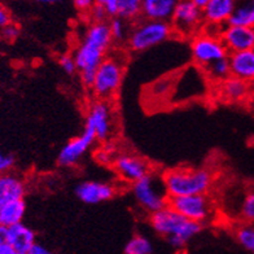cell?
<instances>
[{
  "instance_id": "obj_1",
  "label": "cell",
  "mask_w": 254,
  "mask_h": 254,
  "mask_svg": "<svg viewBox=\"0 0 254 254\" xmlns=\"http://www.w3.org/2000/svg\"><path fill=\"white\" fill-rule=\"evenodd\" d=\"M112 37L107 22H91L74 51V61L86 87L92 86L97 66L107 59L111 50Z\"/></svg>"
},
{
  "instance_id": "obj_2",
  "label": "cell",
  "mask_w": 254,
  "mask_h": 254,
  "mask_svg": "<svg viewBox=\"0 0 254 254\" xmlns=\"http://www.w3.org/2000/svg\"><path fill=\"white\" fill-rule=\"evenodd\" d=\"M149 223L158 235L164 236L171 247L177 248L178 251L183 249L188 241L202 230V224L188 221L169 205L152 213Z\"/></svg>"
},
{
  "instance_id": "obj_3",
  "label": "cell",
  "mask_w": 254,
  "mask_h": 254,
  "mask_svg": "<svg viewBox=\"0 0 254 254\" xmlns=\"http://www.w3.org/2000/svg\"><path fill=\"white\" fill-rule=\"evenodd\" d=\"M213 174L207 169L177 167L162 174L169 197H183L193 194H206L213 184Z\"/></svg>"
},
{
  "instance_id": "obj_4",
  "label": "cell",
  "mask_w": 254,
  "mask_h": 254,
  "mask_svg": "<svg viewBox=\"0 0 254 254\" xmlns=\"http://www.w3.org/2000/svg\"><path fill=\"white\" fill-rule=\"evenodd\" d=\"M125 64L126 60H122L121 56L112 55L97 66L91 86L97 100L109 101L116 96L124 79Z\"/></svg>"
},
{
  "instance_id": "obj_5",
  "label": "cell",
  "mask_w": 254,
  "mask_h": 254,
  "mask_svg": "<svg viewBox=\"0 0 254 254\" xmlns=\"http://www.w3.org/2000/svg\"><path fill=\"white\" fill-rule=\"evenodd\" d=\"M132 193L137 204L151 214L166 206L169 200L162 175L153 171L132 184Z\"/></svg>"
},
{
  "instance_id": "obj_6",
  "label": "cell",
  "mask_w": 254,
  "mask_h": 254,
  "mask_svg": "<svg viewBox=\"0 0 254 254\" xmlns=\"http://www.w3.org/2000/svg\"><path fill=\"white\" fill-rule=\"evenodd\" d=\"M173 33V27L169 22L145 20L131 30L127 38V44L130 50L141 52L161 44L169 39Z\"/></svg>"
},
{
  "instance_id": "obj_7",
  "label": "cell",
  "mask_w": 254,
  "mask_h": 254,
  "mask_svg": "<svg viewBox=\"0 0 254 254\" xmlns=\"http://www.w3.org/2000/svg\"><path fill=\"white\" fill-rule=\"evenodd\" d=\"M84 130L90 131L96 140L105 141L114 131L113 107L109 101L95 100L90 104L86 114Z\"/></svg>"
},
{
  "instance_id": "obj_8",
  "label": "cell",
  "mask_w": 254,
  "mask_h": 254,
  "mask_svg": "<svg viewBox=\"0 0 254 254\" xmlns=\"http://www.w3.org/2000/svg\"><path fill=\"white\" fill-rule=\"evenodd\" d=\"M167 205L188 221L200 224L206 222L211 215V202L206 194L169 197Z\"/></svg>"
},
{
  "instance_id": "obj_9",
  "label": "cell",
  "mask_w": 254,
  "mask_h": 254,
  "mask_svg": "<svg viewBox=\"0 0 254 254\" xmlns=\"http://www.w3.org/2000/svg\"><path fill=\"white\" fill-rule=\"evenodd\" d=\"M190 54L200 67L228 57V52L219 38H211L197 33L190 42Z\"/></svg>"
},
{
  "instance_id": "obj_10",
  "label": "cell",
  "mask_w": 254,
  "mask_h": 254,
  "mask_svg": "<svg viewBox=\"0 0 254 254\" xmlns=\"http://www.w3.org/2000/svg\"><path fill=\"white\" fill-rule=\"evenodd\" d=\"M202 10L198 9L193 1H179L175 5L174 13L171 17V27L173 31L179 35H196L201 29L202 22Z\"/></svg>"
},
{
  "instance_id": "obj_11",
  "label": "cell",
  "mask_w": 254,
  "mask_h": 254,
  "mask_svg": "<svg viewBox=\"0 0 254 254\" xmlns=\"http://www.w3.org/2000/svg\"><path fill=\"white\" fill-rule=\"evenodd\" d=\"M114 170L126 183L134 184L151 173V165L144 158L135 154H121L114 161Z\"/></svg>"
},
{
  "instance_id": "obj_12",
  "label": "cell",
  "mask_w": 254,
  "mask_h": 254,
  "mask_svg": "<svg viewBox=\"0 0 254 254\" xmlns=\"http://www.w3.org/2000/svg\"><path fill=\"white\" fill-rule=\"evenodd\" d=\"M95 141H96V139H95L94 135L91 134L90 131L84 130L79 136L70 139L61 148L59 157H57V162L61 166L66 167L77 165Z\"/></svg>"
},
{
  "instance_id": "obj_13",
  "label": "cell",
  "mask_w": 254,
  "mask_h": 254,
  "mask_svg": "<svg viewBox=\"0 0 254 254\" xmlns=\"http://www.w3.org/2000/svg\"><path fill=\"white\" fill-rule=\"evenodd\" d=\"M221 40L228 55L254 50V27L227 25L222 30Z\"/></svg>"
},
{
  "instance_id": "obj_14",
  "label": "cell",
  "mask_w": 254,
  "mask_h": 254,
  "mask_svg": "<svg viewBox=\"0 0 254 254\" xmlns=\"http://www.w3.org/2000/svg\"><path fill=\"white\" fill-rule=\"evenodd\" d=\"M116 193H117L116 186L111 183H103V182H83L75 188L77 197L82 202L88 205H96L111 200Z\"/></svg>"
},
{
  "instance_id": "obj_15",
  "label": "cell",
  "mask_w": 254,
  "mask_h": 254,
  "mask_svg": "<svg viewBox=\"0 0 254 254\" xmlns=\"http://www.w3.org/2000/svg\"><path fill=\"white\" fill-rule=\"evenodd\" d=\"M231 77L244 80L247 83H254V50L235 52L228 55Z\"/></svg>"
},
{
  "instance_id": "obj_16",
  "label": "cell",
  "mask_w": 254,
  "mask_h": 254,
  "mask_svg": "<svg viewBox=\"0 0 254 254\" xmlns=\"http://www.w3.org/2000/svg\"><path fill=\"white\" fill-rule=\"evenodd\" d=\"M26 184L20 175L14 173L0 175V206L10 201L24 200Z\"/></svg>"
},
{
  "instance_id": "obj_17",
  "label": "cell",
  "mask_w": 254,
  "mask_h": 254,
  "mask_svg": "<svg viewBox=\"0 0 254 254\" xmlns=\"http://www.w3.org/2000/svg\"><path fill=\"white\" fill-rule=\"evenodd\" d=\"M235 7L236 5L232 0H207V4L202 9V20L206 24L222 26V24H227Z\"/></svg>"
},
{
  "instance_id": "obj_18",
  "label": "cell",
  "mask_w": 254,
  "mask_h": 254,
  "mask_svg": "<svg viewBox=\"0 0 254 254\" xmlns=\"http://www.w3.org/2000/svg\"><path fill=\"white\" fill-rule=\"evenodd\" d=\"M8 241L16 253H29L37 244V235L26 224L18 223L8 228Z\"/></svg>"
},
{
  "instance_id": "obj_19",
  "label": "cell",
  "mask_w": 254,
  "mask_h": 254,
  "mask_svg": "<svg viewBox=\"0 0 254 254\" xmlns=\"http://www.w3.org/2000/svg\"><path fill=\"white\" fill-rule=\"evenodd\" d=\"M175 0H144L141 1V14L145 20L169 22L174 13Z\"/></svg>"
},
{
  "instance_id": "obj_20",
  "label": "cell",
  "mask_w": 254,
  "mask_h": 254,
  "mask_svg": "<svg viewBox=\"0 0 254 254\" xmlns=\"http://www.w3.org/2000/svg\"><path fill=\"white\" fill-rule=\"evenodd\" d=\"M25 213H26V204L24 200L10 201L8 204L0 206V226L9 228L22 223Z\"/></svg>"
},
{
  "instance_id": "obj_21",
  "label": "cell",
  "mask_w": 254,
  "mask_h": 254,
  "mask_svg": "<svg viewBox=\"0 0 254 254\" xmlns=\"http://www.w3.org/2000/svg\"><path fill=\"white\" fill-rule=\"evenodd\" d=\"M249 91H251V84L235 77L227 78L221 83L222 97L228 101L244 100L249 95Z\"/></svg>"
},
{
  "instance_id": "obj_22",
  "label": "cell",
  "mask_w": 254,
  "mask_h": 254,
  "mask_svg": "<svg viewBox=\"0 0 254 254\" xmlns=\"http://www.w3.org/2000/svg\"><path fill=\"white\" fill-rule=\"evenodd\" d=\"M227 25L231 26L254 27V1L235 7Z\"/></svg>"
},
{
  "instance_id": "obj_23",
  "label": "cell",
  "mask_w": 254,
  "mask_h": 254,
  "mask_svg": "<svg viewBox=\"0 0 254 254\" xmlns=\"http://www.w3.org/2000/svg\"><path fill=\"white\" fill-rule=\"evenodd\" d=\"M202 70H204L205 75L209 79L214 80V82H221L222 83L223 80L231 77V67L228 57L209 64L205 67H202Z\"/></svg>"
},
{
  "instance_id": "obj_24",
  "label": "cell",
  "mask_w": 254,
  "mask_h": 254,
  "mask_svg": "<svg viewBox=\"0 0 254 254\" xmlns=\"http://www.w3.org/2000/svg\"><path fill=\"white\" fill-rule=\"evenodd\" d=\"M141 14V1L139 0H117V18L124 21L135 20Z\"/></svg>"
},
{
  "instance_id": "obj_25",
  "label": "cell",
  "mask_w": 254,
  "mask_h": 254,
  "mask_svg": "<svg viewBox=\"0 0 254 254\" xmlns=\"http://www.w3.org/2000/svg\"><path fill=\"white\" fill-rule=\"evenodd\" d=\"M152 251V243L141 235H135L125 247V254H151Z\"/></svg>"
},
{
  "instance_id": "obj_26",
  "label": "cell",
  "mask_w": 254,
  "mask_h": 254,
  "mask_svg": "<svg viewBox=\"0 0 254 254\" xmlns=\"http://www.w3.org/2000/svg\"><path fill=\"white\" fill-rule=\"evenodd\" d=\"M235 236L239 244L245 248L248 252L254 254V227L251 224H244L236 228Z\"/></svg>"
},
{
  "instance_id": "obj_27",
  "label": "cell",
  "mask_w": 254,
  "mask_h": 254,
  "mask_svg": "<svg viewBox=\"0 0 254 254\" xmlns=\"http://www.w3.org/2000/svg\"><path fill=\"white\" fill-rule=\"evenodd\" d=\"M109 26V31H111L112 40H116V42H124L128 38V34H127V26L126 22L121 18H112L111 22L108 24Z\"/></svg>"
},
{
  "instance_id": "obj_28",
  "label": "cell",
  "mask_w": 254,
  "mask_h": 254,
  "mask_svg": "<svg viewBox=\"0 0 254 254\" xmlns=\"http://www.w3.org/2000/svg\"><path fill=\"white\" fill-rule=\"evenodd\" d=\"M241 218L247 222H254V190L245 194L241 204Z\"/></svg>"
},
{
  "instance_id": "obj_29",
  "label": "cell",
  "mask_w": 254,
  "mask_h": 254,
  "mask_svg": "<svg viewBox=\"0 0 254 254\" xmlns=\"http://www.w3.org/2000/svg\"><path fill=\"white\" fill-rule=\"evenodd\" d=\"M59 64H60L61 69H63L65 73L74 74L75 71H77V65H75L73 55L65 54L63 55V56H60V59H59Z\"/></svg>"
},
{
  "instance_id": "obj_30",
  "label": "cell",
  "mask_w": 254,
  "mask_h": 254,
  "mask_svg": "<svg viewBox=\"0 0 254 254\" xmlns=\"http://www.w3.org/2000/svg\"><path fill=\"white\" fill-rule=\"evenodd\" d=\"M14 162H16V160L12 154L0 152V175L10 173V170L14 166Z\"/></svg>"
},
{
  "instance_id": "obj_31",
  "label": "cell",
  "mask_w": 254,
  "mask_h": 254,
  "mask_svg": "<svg viewBox=\"0 0 254 254\" xmlns=\"http://www.w3.org/2000/svg\"><path fill=\"white\" fill-rule=\"evenodd\" d=\"M18 34H20V29L13 22H10V24L5 25V26L0 29V37L3 38L4 40H7V42H13L18 37Z\"/></svg>"
},
{
  "instance_id": "obj_32",
  "label": "cell",
  "mask_w": 254,
  "mask_h": 254,
  "mask_svg": "<svg viewBox=\"0 0 254 254\" xmlns=\"http://www.w3.org/2000/svg\"><path fill=\"white\" fill-rule=\"evenodd\" d=\"M0 254H14L8 241V228L0 226Z\"/></svg>"
},
{
  "instance_id": "obj_33",
  "label": "cell",
  "mask_w": 254,
  "mask_h": 254,
  "mask_svg": "<svg viewBox=\"0 0 254 254\" xmlns=\"http://www.w3.org/2000/svg\"><path fill=\"white\" fill-rule=\"evenodd\" d=\"M91 18H92V22H105V18H107V14L104 12L101 4L97 1L94 4V7L91 8L90 10Z\"/></svg>"
},
{
  "instance_id": "obj_34",
  "label": "cell",
  "mask_w": 254,
  "mask_h": 254,
  "mask_svg": "<svg viewBox=\"0 0 254 254\" xmlns=\"http://www.w3.org/2000/svg\"><path fill=\"white\" fill-rule=\"evenodd\" d=\"M10 22H12V17H10L9 10L5 5L0 3V29L5 26V25L10 24Z\"/></svg>"
},
{
  "instance_id": "obj_35",
  "label": "cell",
  "mask_w": 254,
  "mask_h": 254,
  "mask_svg": "<svg viewBox=\"0 0 254 254\" xmlns=\"http://www.w3.org/2000/svg\"><path fill=\"white\" fill-rule=\"evenodd\" d=\"M94 1H91V0H75L74 1L75 8H78L80 12H90L91 8L94 7Z\"/></svg>"
},
{
  "instance_id": "obj_36",
  "label": "cell",
  "mask_w": 254,
  "mask_h": 254,
  "mask_svg": "<svg viewBox=\"0 0 254 254\" xmlns=\"http://www.w3.org/2000/svg\"><path fill=\"white\" fill-rule=\"evenodd\" d=\"M29 254H54L51 251H48L47 248L43 247V245L40 244H35L33 248H31V251L29 252Z\"/></svg>"
},
{
  "instance_id": "obj_37",
  "label": "cell",
  "mask_w": 254,
  "mask_h": 254,
  "mask_svg": "<svg viewBox=\"0 0 254 254\" xmlns=\"http://www.w3.org/2000/svg\"><path fill=\"white\" fill-rule=\"evenodd\" d=\"M193 4L198 8V9L202 10L205 8V5L207 4V0H193Z\"/></svg>"
},
{
  "instance_id": "obj_38",
  "label": "cell",
  "mask_w": 254,
  "mask_h": 254,
  "mask_svg": "<svg viewBox=\"0 0 254 254\" xmlns=\"http://www.w3.org/2000/svg\"><path fill=\"white\" fill-rule=\"evenodd\" d=\"M174 254H188V253L184 251V249H181V251H177V253H174Z\"/></svg>"
},
{
  "instance_id": "obj_39",
  "label": "cell",
  "mask_w": 254,
  "mask_h": 254,
  "mask_svg": "<svg viewBox=\"0 0 254 254\" xmlns=\"http://www.w3.org/2000/svg\"><path fill=\"white\" fill-rule=\"evenodd\" d=\"M14 254H29V253H16V252H14Z\"/></svg>"
}]
</instances>
